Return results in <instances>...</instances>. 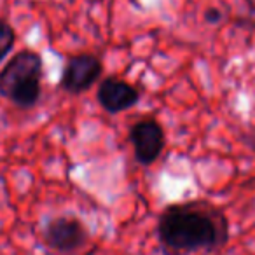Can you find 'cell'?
I'll use <instances>...</instances> for the list:
<instances>
[{
    "label": "cell",
    "mask_w": 255,
    "mask_h": 255,
    "mask_svg": "<svg viewBox=\"0 0 255 255\" xmlns=\"http://www.w3.org/2000/svg\"><path fill=\"white\" fill-rule=\"evenodd\" d=\"M44 241L47 247L61 254H72L88 241L84 224L75 217H56L44 227Z\"/></svg>",
    "instance_id": "5"
},
{
    "label": "cell",
    "mask_w": 255,
    "mask_h": 255,
    "mask_svg": "<svg viewBox=\"0 0 255 255\" xmlns=\"http://www.w3.org/2000/svg\"><path fill=\"white\" fill-rule=\"evenodd\" d=\"M14 42H16L14 28L5 19H0V61L11 53V49L14 47Z\"/></svg>",
    "instance_id": "7"
},
{
    "label": "cell",
    "mask_w": 255,
    "mask_h": 255,
    "mask_svg": "<svg viewBox=\"0 0 255 255\" xmlns=\"http://www.w3.org/2000/svg\"><path fill=\"white\" fill-rule=\"evenodd\" d=\"M102 72V61L95 54H75V56L68 58V61L65 63L60 86L70 95H81L98 81Z\"/></svg>",
    "instance_id": "4"
},
{
    "label": "cell",
    "mask_w": 255,
    "mask_h": 255,
    "mask_svg": "<svg viewBox=\"0 0 255 255\" xmlns=\"http://www.w3.org/2000/svg\"><path fill=\"white\" fill-rule=\"evenodd\" d=\"M129 142L140 164H154L161 157L166 145L164 129L156 119H142L129 129Z\"/></svg>",
    "instance_id": "3"
},
{
    "label": "cell",
    "mask_w": 255,
    "mask_h": 255,
    "mask_svg": "<svg viewBox=\"0 0 255 255\" xmlns=\"http://www.w3.org/2000/svg\"><path fill=\"white\" fill-rule=\"evenodd\" d=\"M157 236L166 255L213 252L229 238V222L217 206L196 199L170 205L157 220Z\"/></svg>",
    "instance_id": "1"
},
{
    "label": "cell",
    "mask_w": 255,
    "mask_h": 255,
    "mask_svg": "<svg viewBox=\"0 0 255 255\" xmlns=\"http://www.w3.org/2000/svg\"><path fill=\"white\" fill-rule=\"evenodd\" d=\"M96 98L103 110L109 114H119L135 107L140 100V93L135 86L123 79L107 77L100 84Z\"/></svg>",
    "instance_id": "6"
},
{
    "label": "cell",
    "mask_w": 255,
    "mask_h": 255,
    "mask_svg": "<svg viewBox=\"0 0 255 255\" xmlns=\"http://www.w3.org/2000/svg\"><path fill=\"white\" fill-rule=\"evenodd\" d=\"M42 58L35 51H19L0 72V95L19 109H32L40 98Z\"/></svg>",
    "instance_id": "2"
},
{
    "label": "cell",
    "mask_w": 255,
    "mask_h": 255,
    "mask_svg": "<svg viewBox=\"0 0 255 255\" xmlns=\"http://www.w3.org/2000/svg\"><path fill=\"white\" fill-rule=\"evenodd\" d=\"M205 19L210 25H215V23L222 21V12H220L219 9H208V11L205 12Z\"/></svg>",
    "instance_id": "8"
}]
</instances>
